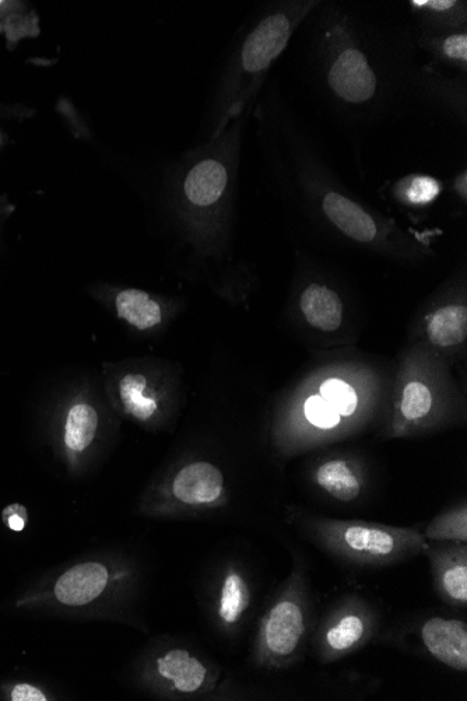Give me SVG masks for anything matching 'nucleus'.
Instances as JSON below:
<instances>
[{
    "label": "nucleus",
    "instance_id": "obj_1",
    "mask_svg": "<svg viewBox=\"0 0 467 701\" xmlns=\"http://www.w3.org/2000/svg\"><path fill=\"white\" fill-rule=\"evenodd\" d=\"M303 27L305 82L337 121L374 126L413 103L420 63L410 24L351 3L319 0Z\"/></svg>",
    "mask_w": 467,
    "mask_h": 701
},
{
    "label": "nucleus",
    "instance_id": "obj_2",
    "mask_svg": "<svg viewBox=\"0 0 467 701\" xmlns=\"http://www.w3.org/2000/svg\"><path fill=\"white\" fill-rule=\"evenodd\" d=\"M270 173L280 189L318 208L326 223L347 240L361 245L388 243L391 230L347 192L323 159L314 139L280 94L263 107Z\"/></svg>",
    "mask_w": 467,
    "mask_h": 701
},
{
    "label": "nucleus",
    "instance_id": "obj_3",
    "mask_svg": "<svg viewBox=\"0 0 467 701\" xmlns=\"http://www.w3.org/2000/svg\"><path fill=\"white\" fill-rule=\"evenodd\" d=\"M319 0H277L266 5L238 49L237 75L231 117L256 93L273 63L289 48L297 31Z\"/></svg>",
    "mask_w": 467,
    "mask_h": 701
},
{
    "label": "nucleus",
    "instance_id": "obj_4",
    "mask_svg": "<svg viewBox=\"0 0 467 701\" xmlns=\"http://www.w3.org/2000/svg\"><path fill=\"white\" fill-rule=\"evenodd\" d=\"M314 529L316 539L330 552L368 566L399 562L427 548L426 538L416 529L361 521H319Z\"/></svg>",
    "mask_w": 467,
    "mask_h": 701
},
{
    "label": "nucleus",
    "instance_id": "obj_5",
    "mask_svg": "<svg viewBox=\"0 0 467 701\" xmlns=\"http://www.w3.org/2000/svg\"><path fill=\"white\" fill-rule=\"evenodd\" d=\"M261 632L263 655L270 664L283 665L291 661L307 632L300 585H291L277 599L263 619Z\"/></svg>",
    "mask_w": 467,
    "mask_h": 701
},
{
    "label": "nucleus",
    "instance_id": "obj_6",
    "mask_svg": "<svg viewBox=\"0 0 467 701\" xmlns=\"http://www.w3.org/2000/svg\"><path fill=\"white\" fill-rule=\"evenodd\" d=\"M413 101L430 105L462 125L467 126V79L438 68L434 63L419 65L412 82Z\"/></svg>",
    "mask_w": 467,
    "mask_h": 701
},
{
    "label": "nucleus",
    "instance_id": "obj_7",
    "mask_svg": "<svg viewBox=\"0 0 467 701\" xmlns=\"http://www.w3.org/2000/svg\"><path fill=\"white\" fill-rule=\"evenodd\" d=\"M421 640L435 660L455 671L467 669V626L462 620L431 618L421 627Z\"/></svg>",
    "mask_w": 467,
    "mask_h": 701
},
{
    "label": "nucleus",
    "instance_id": "obj_8",
    "mask_svg": "<svg viewBox=\"0 0 467 701\" xmlns=\"http://www.w3.org/2000/svg\"><path fill=\"white\" fill-rule=\"evenodd\" d=\"M172 493L186 506H212L223 496V473L209 462H193L175 475Z\"/></svg>",
    "mask_w": 467,
    "mask_h": 701
},
{
    "label": "nucleus",
    "instance_id": "obj_9",
    "mask_svg": "<svg viewBox=\"0 0 467 701\" xmlns=\"http://www.w3.org/2000/svg\"><path fill=\"white\" fill-rule=\"evenodd\" d=\"M298 308L312 328L335 332L342 327L346 304L335 287L312 280L301 289Z\"/></svg>",
    "mask_w": 467,
    "mask_h": 701
},
{
    "label": "nucleus",
    "instance_id": "obj_10",
    "mask_svg": "<svg viewBox=\"0 0 467 701\" xmlns=\"http://www.w3.org/2000/svg\"><path fill=\"white\" fill-rule=\"evenodd\" d=\"M230 171L223 160L207 157L186 171L182 191L186 201L196 208H210L226 194Z\"/></svg>",
    "mask_w": 467,
    "mask_h": 701
},
{
    "label": "nucleus",
    "instance_id": "obj_11",
    "mask_svg": "<svg viewBox=\"0 0 467 701\" xmlns=\"http://www.w3.org/2000/svg\"><path fill=\"white\" fill-rule=\"evenodd\" d=\"M407 6L416 34H447L467 30L465 0H410Z\"/></svg>",
    "mask_w": 467,
    "mask_h": 701
},
{
    "label": "nucleus",
    "instance_id": "obj_12",
    "mask_svg": "<svg viewBox=\"0 0 467 701\" xmlns=\"http://www.w3.org/2000/svg\"><path fill=\"white\" fill-rule=\"evenodd\" d=\"M110 571L104 564H77L55 584V597L63 605L84 606L96 601L107 588Z\"/></svg>",
    "mask_w": 467,
    "mask_h": 701
},
{
    "label": "nucleus",
    "instance_id": "obj_13",
    "mask_svg": "<svg viewBox=\"0 0 467 701\" xmlns=\"http://www.w3.org/2000/svg\"><path fill=\"white\" fill-rule=\"evenodd\" d=\"M157 675L170 683L175 692L192 695L205 688L209 681V671L199 658L189 651L174 648L157 658Z\"/></svg>",
    "mask_w": 467,
    "mask_h": 701
},
{
    "label": "nucleus",
    "instance_id": "obj_14",
    "mask_svg": "<svg viewBox=\"0 0 467 701\" xmlns=\"http://www.w3.org/2000/svg\"><path fill=\"white\" fill-rule=\"evenodd\" d=\"M414 38L417 49L426 52L431 63L467 79V30L447 34L414 33Z\"/></svg>",
    "mask_w": 467,
    "mask_h": 701
},
{
    "label": "nucleus",
    "instance_id": "obj_15",
    "mask_svg": "<svg viewBox=\"0 0 467 701\" xmlns=\"http://www.w3.org/2000/svg\"><path fill=\"white\" fill-rule=\"evenodd\" d=\"M428 339L438 348H454L466 341L467 307L461 300L435 307L426 318Z\"/></svg>",
    "mask_w": 467,
    "mask_h": 701
},
{
    "label": "nucleus",
    "instance_id": "obj_16",
    "mask_svg": "<svg viewBox=\"0 0 467 701\" xmlns=\"http://www.w3.org/2000/svg\"><path fill=\"white\" fill-rule=\"evenodd\" d=\"M370 634V616L363 611H347L330 623L323 633V653L330 658L350 653Z\"/></svg>",
    "mask_w": 467,
    "mask_h": 701
},
{
    "label": "nucleus",
    "instance_id": "obj_17",
    "mask_svg": "<svg viewBox=\"0 0 467 701\" xmlns=\"http://www.w3.org/2000/svg\"><path fill=\"white\" fill-rule=\"evenodd\" d=\"M466 550L455 555H430L434 563L435 580L441 594L456 605L467 604Z\"/></svg>",
    "mask_w": 467,
    "mask_h": 701
},
{
    "label": "nucleus",
    "instance_id": "obj_18",
    "mask_svg": "<svg viewBox=\"0 0 467 701\" xmlns=\"http://www.w3.org/2000/svg\"><path fill=\"white\" fill-rule=\"evenodd\" d=\"M316 483L321 489L330 494L333 499L344 501L356 500L361 493V482L357 472L349 462L343 459H332L323 462L316 471Z\"/></svg>",
    "mask_w": 467,
    "mask_h": 701
},
{
    "label": "nucleus",
    "instance_id": "obj_19",
    "mask_svg": "<svg viewBox=\"0 0 467 701\" xmlns=\"http://www.w3.org/2000/svg\"><path fill=\"white\" fill-rule=\"evenodd\" d=\"M118 315L133 327L150 329L161 322V307L149 294L140 290H125L117 297Z\"/></svg>",
    "mask_w": 467,
    "mask_h": 701
},
{
    "label": "nucleus",
    "instance_id": "obj_20",
    "mask_svg": "<svg viewBox=\"0 0 467 701\" xmlns=\"http://www.w3.org/2000/svg\"><path fill=\"white\" fill-rule=\"evenodd\" d=\"M98 429V415L93 406L87 403L73 406L66 420L65 443L69 450L82 452L86 450Z\"/></svg>",
    "mask_w": 467,
    "mask_h": 701
},
{
    "label": "nucleus",
    "instance_id": "obj_21",
    "mask_svg": "<svg viewBox=\"0 0 467 701\" xmlns=\"http://www.w3.org/2000/svg\"><path fill=\"white\" fill-rule=\"evenodd\" d=\"M122 403L125 409L136 419H152L157 412V399L147 394V380L142 374H128L119 385Z\"/></svg>",
    "mask_w": 467,
    "mask_h": 701
},
{
    "label": "nucleus",
    "instance_id": "obj_22",
    "mask_svg": "<svg viewBox=\"0 0 467 701\" xmlns=\"http://www.w3.org/2000/svg\"><path fill=\"white\" fill-rule=\"evenodd\" d=\"M247 581L237 571H230L221 587L219 615L223 622L234 625L249 606Z\"/></svg>",
    "mask_w": 467,
    "mask_h": 701
},
{
    "label": "nucleus",
    "instance_id": "obj_23",
    "mask_svg": "<svg viewBox=\"0 0 467 701\" xmlns=\"http://www.w3.org/2000/svg\"><path fill=\"white\" fill-rule=\"evenodd\" d=\"M442 184L431 175L410 174L395 187V196L400 202L413 208L431 205L441 195Z\"/></svg>",
    "mask_w": 467,
    "mask_h": 701
},
{
    "label": "nucleus",
    "instance_id": "obj_24",
    "mask_svg": "<svg viewBox=\"0 0 467 701\" xmlns=\"http://www.w3.org/2000/svg\"><path fill=\"white\" fill-rule=\"evenodd\" d=\"M433 406V392L424 382L412 381L403 388L399 412L407 423H419L426 419L433 410Z\"/></svg>",
    "mask_w": 467,
    "mask_h": 701
},
{
    "label": "nucleus",
    "instance_id": "obj_25",
    "mask_svg": "<svg viewBox=\"0 0 467 701\" xmlns=\"http://www.w3.org/2000/svg\"><path fill=\"white\" fill-rule=\"evenodd\" d=\"M466 522V508L452 511V513L435 518L424 532V538L428 541L466 543Z\"/></svg>",
    "mask_w": 467,
    "mask_h": 701
},
{
    "label": "nucleus",
    "instance_id": "obj_26",
    "mask_svg": "<svg viewBox=\"0 0 467 701\" xmlns=\"http://www.w3.org/2000/svg\"><path fill=\"white\" fill-rule=\"evenodd\" d=\"M319 395L342 417H351L357 412L356 389L339 378H329L319 388Z\"/></svg>",
    "mask_w": 467,
    "mask_h": 701
},
{
    "label": "nucleus",
    "instance_id": "obj_27",
    "mask_svg": "<svg viewBox=\"0 0 467 701\" xmlns=\"http://www.w3.org/2000/svg\"><path fill=\"white\" fill-rule=\"evenodd\" d=\"M304 416L312 426L321 430L335 429L342 420V416L319 394L308 396L304 402Z\"/></svg>",
    "mask_w": 467,
    "mask_h": 701
},
{
    "label": "nucleus",
    "instance_id": "obj_28",
    "mask_svg": "<svg viewBox=\"0 0 467 701\" xmlns=\"http://www.w3.org/2000/svg\"><path fill=\"white\" fill-rule=\"evenodd\" d=\"M6 524L9 525L10 529L13 531L20 532L26 527V510L21 506H10L5 510L3 514Z\"/></svg>",
    "mask_w": 467,
    "mask_h": 701
},
{
    "label": "nucleus",
    "instance_id": "obj_29",
    "mask_svg": "<svg viewBox=\"0 0 467 701\" xmlns=\"http://www.w3.org/2000/svg\"><path fill=\"white\" fill-rule=\"evenodd\" d=\"M13 701H47V696L40 689L31 685H17L12 690Z\"/></svg>",
    "mask_w": 467,
    "mask_h": 701
},
{
    "label": "nucleus",
    "instance_id": "obj_30",
    "mask_svg": "<svg viewBox=\"0 0 467 701\" xmlns=\"http://www.w3.org/2000/svg\"><path fill=\"white\" fill-rule=\"evenodd\" d=\"M452 187H454L455 195L458 196L459 199H462L463 203H466V201H467V171H466V168H463L462 171H459V173L456 174V177L454 178V184H452Z\"/></svg>",
    "mask_w": 467,
    "mask_h": 701
},
{
    "label": "nucleus",
    "instance_id": "obj_31",
    "mask_svg": "<svg viewBox=\"0 0 467 701\" xmlns=\"http://www.w3.org/2000/svg\"><path fill=\"white\" fill-rule=\"evenodd\" d=\"M0 5H2V2H0Z\"/></svg>",
    "mask_w": 467,
    "mask_h": 701
}]
</instances>
